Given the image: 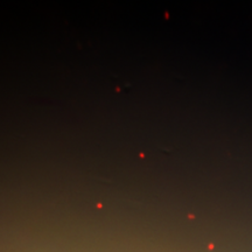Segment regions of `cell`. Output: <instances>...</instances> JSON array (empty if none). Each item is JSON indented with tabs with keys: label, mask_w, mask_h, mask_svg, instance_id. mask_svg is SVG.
Segmentation results:
<instances>
[{
	"label": "cell",
	"mask_w": 252,
	"mask_h": 252,
	"mask_svg": "<svg viewBox=\"0 0 252 252\" xmlns=\"http://www.w3.org/2000/svg\"><path fill=\"white\" fill-rule=\"evenodd\" d=\"M157 147H158V149H159L160 151H161V152H162V153H165V154H167V156H171V154H172V152H173V151H174V150H175V147H174V146H173V147H172V149H167V147H163V146H161V145H157Z\"/></svg>",
	"instance_id": "6da1fadb"
}]
</instances>
